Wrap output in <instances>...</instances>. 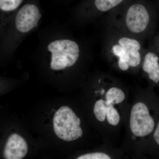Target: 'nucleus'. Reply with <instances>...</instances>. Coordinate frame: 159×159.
<instances>
[{
    "instance_id": "1",
    "label": "nucleus",
    "mask_w": 159,
    "mask_h": 159,
    "mask_svg": "<svg viewBox=\"0 0 159 159\" xmlns=\"http://www.w3.org/2000/svg\"><path fill=\"white\" fill-rule=\"evenodd\" d=\"M157 9L148 0H131L107 16V26L143 41L157 33Z\"/></svg>"
},
{
    "instance_id": "2",
    "label": "nucleus",
    "mask_w": 159,
    "mask_h": 159,
    "mask_svg": "<svg viewBox=\"0 0 159 159\" xmlns=\"http://www.w3.org/2000/svg\"><path fill=\"white\" fill-rule=\"evenodd\" d=\"M107 30L105 51L116 59L119 69L125 71L139 66L145 51L143 41L108 26Z\"/></svg>"
},
{
    "instance_id": "3",
    "label": "nucleus",
    "mask_w": 159,
    "mask_h": 159,
    "mask_svg": "<svg viewBox=\"0 0 159 159\" xmlns=\"http://www.w3.org/2000/svg\"><path fill=\"white\" fill-rule=\"evenodd\" d=\"M48 50L51 53V68L54 70L72 66L78 60L80 53L78 44L69 39L52 42L48 46Z\"/></svg>"
},
{
    "instance_id": "4",
    "label": "nucleus",
    "mask_w": 159,
    "mask_h": 159,
    "mask_svg": "<svg viewBox=\"0 0 159 159\" xmlns=\"http://www.w3.org/2000/svg\"><path fill=\"white\" fill-rule=\"evenodd\" d=\"M80 124V119L68 107H61L54 114V132L64 141H74L82 136L83 131Z\"/></svg>"
},
{
    "instance_id": "5",
    "label": "nucleus",
    "mask_w": 159,
    "mask_h": 159,
    "mask_svg": "<svg viewBox=\"0 0 159 159\" xmlns=\"http://www.w3.org/2000/svg\"><path fill=\"white\" fill-rule=\"evenodd\" d=\"M154 125V121L146 105L142 102L135 104L130 118V128L133 134L138 137L145 136L153 131Z\"/></svg>"
},
{
    "instance_id": "6",
    "label": "nucleus",
    "mask_w": 159,
    "mask_h": 159,
    "mask_svg": "<svg viewBox=\"0 0 159 159\" xmlns=\"http://www.w3.org/2000/svg\"><path fill=\"white\" fill-rule=\"evenodd\" d=\"M41 16L37 6L33 4H26L16 14V28L20 32L27 33L37 27Z\"/></svg>"
},
{
    "instance_id": "7",
    "label": "nucleus",
    "mask_w": 159,
    "mask_h": 159,
    "mask_svg": "<svg viewBox=\"0 0 159 159\" xmlns=\"http://www.w3.org/2000/svg\"><path fill=\"white\" fill-rule=\"evenodd\" d=\"M28 149L25 139L18 134H13L6 142L3 155L7 159H21L27 154Z\"/></svg>"
},
{
    "instance_id": "8",
    "label": "nucleus",
    "mask_w": 159,
    "mask_h": 159,
    "mask_svg": "<svg viewBox=\"0 0 159 159\" xmlns=\"http://www.w3.org/2000/svg\"><path fill=\"white\" fill-rule=\"evenodd\" d=\"M142 67L152 81L159 82V55L148 47L145 49Z\"/></svg>"
},
{
    "instance_id": "9",
    "label": "nucleus",
    "mask_w": 159,
    "mask_h": 159,
    "mask_svg": "<svg viewBox=\"0 0 159 159\" xmlns=\"http://www.w3.org/2000/svg\"><path fill=\"white\" fill-rule=\"evenodd\" d=\"M107 105H113L121 103L125 98V95L122 90L116 87L111 88L106 95Z\"/></svg>"
},
{
    "instance_id": "10",
    "label": "nucleus",
    "mask_w": 159,
    "mask_h": 159,
    "mask_svg": "<svg viewBox=\"0 0 159 159\" xmlns=\"http://www.w3.org/2000/svg\"><path fill=\"white\" fill-rule=\"evenodd\" d=\"M108 106L105 101L102 99H99L95 103L94 107V114L97 120L100 122H103L105 120Z\"/></svg>"
},
{
    "instance_id": "11",
    "label": "nucleus",
    "mask_w": 159,
    "mask_h": 159,
    "mask_svg": "<svg viewBox=\"0 0 159 159\" xmlns=\"http://www.w3.org/2000/svg\"><path fill=\"white\" fill-rule=\"evenodd\" d=\"M24 0H0V9L4 11H14Z\"/></svg>"
},
{
    "instance_id": "12",
    "label": "nucleus",
    "mask_w": 159,
    "mask_h": 159,
    "mask_svg": "<svg viewBox=\"0 0 159 159\" xmlns=\"http://www.w3.org/2000/svg\"><path fill=\"white\" fill-rule=\"evenodd\" d=\"M107 121L111 125H118L120 121V116L118 111L114 108L113 105H109L107 113Z\"/></svg>"
},
{
    "instance_id": "13",
    "label": "nucleus",
    "mask_w": 159,
    "mask_h": 159,
    "mask_svg": "<svg viewBox=\"0 0 159 159\" xmlns=\"http://www.w3.org/2000/svg\"><path fill=\"white\" fill-rule=\"evenodd\" d=\"M77 159H110L111 157L106 154L102 152L86 154L77 158Z\"/></svg>"
},
{
    "instance_id": "14",
    "label": "nucleus",
    "mask_w": 159,
    "mask_h": 159,
    "mask_svg": "<svg viewBox=\"0 0 159 159\" xmlns=\"http://www.w3.org/2000/svg\"><path fill=\"white\" fill-rule=\"evenodd\" d=\"M148 48L159 55V33H156L149 39Z\"/></svg>"
},
{
    "instance_id": "15",
    "label": "nucleus",
    "mask_w": 159,
    "mask_h": 159,
    "mask_svg": "<svg viewBox=\"0 0 159 159\" xmlns=\"http://www.w3.org/2000/svg\"><path fill=\"white\" fill-rule=\"evenodd\" d=\"M154 138L157 144L159 145V122L158 123L156 129L154 134Z\"/></svg>"
},
{
    "instance_id": "16",
    "label": "nucleus",
    "mask_w": 159,
    "mask_h": 159,
    "mask_svg": "<svg viewBox=\"0 0 159 159\" xmlns=\"http://www.w3.org/2000/svg\"><path fill=\"white\" fill-rule=\"evenodd\" d=\"M159 3L158 4L157 8V9L158 13V16L159 18V1H158Z\"/></svg>"
},
{
    "instance_id": "17",
    "label": "nucleus",
    "mask_w": 159,
    "mask_h": 159,
    "mask_svg": "<svg viewBox=\"0 0 159 159\" xmlns=\"http://www.w3.org/2000/svg\"><path fill=\"white\" fill-rule=\"evenodd\" d=\"M104 93H105V90H104V89H102L101 90V95H103V94Z\"/></svg>"
},
{
    "instance_id": "18",
    "label": "nucleus",
    "mask_w": 159,
    "mask_h": 159,
    "mask_svg": "<svg viewBox=\"0 0 159 159\" xmlns=\"http://www.w3.org/2000/svg\"><path fill=\"white\" fill-rule=\"evenodd\" d=\"M158 1H159V0H157Z\"/></svg>"
}]
</instances>
